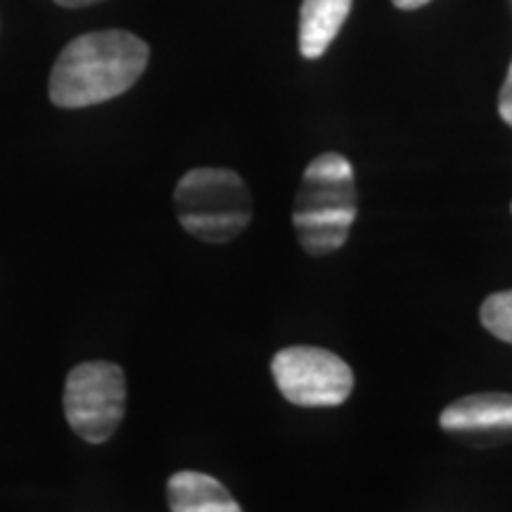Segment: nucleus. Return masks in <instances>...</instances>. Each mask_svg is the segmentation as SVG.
Segmentation results:
<instances>
[{
	"instance_id": "obj_1",
	"label": "nucleus",
	"mask_w": 512,
	"mask_h": 512,
	"mask_svg": "<svg viewBox=\"0 0 512 512\" xmlns=\"http://www.w3.org/2000/svg\"><path fill=\"white\" fill-rule=\"evenodd\" d=\"M147 60V43L128 31L83 34L57 57L50 74V100L64 110H79L119 98L143 76Z\"/></svg>"
},
{
	"instance_id": "obj_2",
	"label": "nucleus",
	"mask_w": 512,
	"mask_h": 512,
	"mask_svg": "<svg viewBox=\"0 0 512 512\" xmlns=\"http://www.w3.org/2000/svg\"><path fill=\"white\" fill-rule=\"evenodd\" d=\"M356 216L358 190L349 159L337 152L311 159L292 207V226L304 252L328 256L342 249Z\"/></svg>"
},
{
	"instance_id": "obj_3",
	"label": "nucleus",
	"mask_w": 512,
	"mask_h": 512,
	"mask_svg": "<svg viewBox=\"0 0 512 512\" xmlns=\"http://www.w3.org/2000/svg\"><path fill=\"white\" fill-rule=\"evenodd\" d=\"M174 207L185 233L209 245L240 238L254 214L252 192L242 176L216 166L188 171L174 190Z\"/></svg>"
},
{
	"instance_id": "obj_4",
	"label": "nucleus",
	"mask_w": 512,
	"mask_h": 512,
	"mask_svg": "<svg viewBox=\"0 0 512 512\" xmlns=\"http://www.w3.org/2000/svg\"><path fill=\"white\" fill-rule=\"evenodd\" d=\"M126 413L124 370L107 361L76 366L64 384V415L76 437L105 444L114 437Z\"/></svg>"
},
{
	"instance_id": "obj_5",
	"label": "nucleus",
	"mask_w": 512,
	"mask_h": 512,
	"mask_svg": "<svg viewBox=\"0 0 512 512\" xmlns=\"http://www.w3.org/2000/svg\"><path fill=\"white\" fill-rule=\"evenodd\" d=\"M271 373L280 394L299 408L342 406L354 392L349 363L328 349H280L271 361Z\"/></svg>"
},
{
	"instance_id": "obj_6",
	"label": "nucleus",
	"mask_w": 512,
	"mask_h": 512,
	"mask_svg": "<svg viewBox=\"0 0 512 512\" xmlns=\"http://www.w3.org/2000/svg\"><path fill=\"white\" fill-rule=\"evenodd\" d=\"M441 430L470 446L512 441V394L482 392L448 403L439 415Z\"/></svg>"
},
{
	"instance_id": "obj_7",
	"label": "nucleus",
	"mask_w": 512,
	"mask_h": 512,
	"mask_svg": "<svg viewBox=\"0 0 512 512\" xmlns=\"http://www.w3.org/2000/svg\"><path fill=\"white\" fill-rule=\"evenodd\" d=\"M354 0H302L299 12V53L318 60L328 53L339 29L347 22Z\"/></svg>"
},
{
	"instance_id": "obj_8",
	"label": "nucleus",
	"mask_w": 512,
	"mask_h": 512,
	"mask_svg": "<svg viewBox=\"0 0 512 512\" xmlns=\"http://www.w3.org/2000/svg\"><path fill=\"white\" fill-rule=\"evenodd\" d=\"M169 508L174 512H240V503L228 494L219 479L204 472H176L166 484Z\"/></svg>"
},
{
	"instance_id": "obj_9",
	"label": "nucleus",
	"mask_w": 512,
	"mask_h": 512,
	"mask_svg": "<svg viewBox=\"0 0 512 512\" xmlns=\"http://www.w3.org/2000/svg\"><path fill=\"white\" fill-rule=\"evenodd\" d=\"M479 320L496 339L512 344V290L489 294L479 309Z\"/></svg>"
},
{
	"instance_id": "obj_10",
	"label": "nucleus",
	"mask_w": 512,
	"mask_h": 512,
	"mask_svg": "<svg viewBox=\"0 0 512 512\" xmlns=\"http://www.w3.org/2000/svg\"><path fill=\"white\" fill-rule=\"evenodd\" d=\"M498 114H501V119L512 128V62L508 76H505L501 95H498Z\"/></svg>"
},
{
	"instance_id": "obj_11",
	"label": "nucleus",
	"mask_w": 512,
	"mask_h": 512,
	"mask_svg": "<svg viewBox=\"0 0 512 512\" xmlns=\"http://www.w3.org/2000/svg\"><path fill=\"white\" fill-rule=\"evenodd\" d=\"M392 3L399 10H418V8H422V5L432 3V0H392Z\"/></svg>"
},
{
	"instance_id": "obj_12",
	"label": "nucleus",
	"mask_w": 512,
	"mask_h": 512,
	"mask_svg": "<svg viewBox=\"0 0 512 512\" xmlns=\"http://www.w3.org/2000/svg\"><path fill=\"white\" fill-rule=\"evenodd\" d=\"M55 3L62 5V8H86V5L102 3V0H55Z\"/></svg>"
}]
</instances>
